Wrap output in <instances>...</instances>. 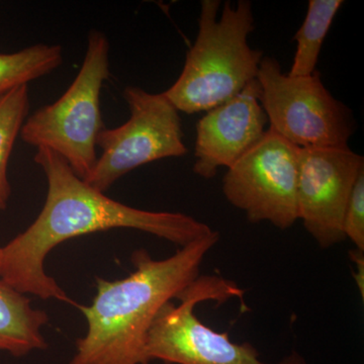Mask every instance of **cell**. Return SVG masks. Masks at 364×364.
Masks as SVG:
<instances>
[{
  "label": "cell",
  "instance_id": "1",
  "mask_svg": "<svg viewBox=\"0 0 364 364\" xmlns=\"http://www.w3.org/2000/svg\"><path fill=\"white\" fill-rule=\"evenodd\" d=\"M35 162L47 177L44 207L26 231L0 247V279L21 294L71 301L46 272L45 260L56 246L82 235L124 228L183 247L214 232L191 215L151 212L112 200L79 178L63 157L47 148H38Z\"/></svg>",
  "mask_w": 364,
  "mask_h": 364
},
{
  "label": "cell",
  "instance_id": "2",
  "mask_svg": "<svg viewBox=\"0 0 364 364\" xmlns=\"http://www.w3.org/2000/svg\"><path fill=\"white\" fill-rule=\"evenodd\" d=\"M219 239L214 231L162 260L140 249L132 256L135 272L126 279H97L92 303L78 306L87 332L76 342L69 364H149L146 341L155 318L200 277L203 259Z\"/></svg>",
  "mask_w": 364,
  "mask_h": 364
},
{
  "label": "cell",
  "instance_id": "3",
  "mask_svg": "<svg viewBox=\"0 0 364 364\" xmlns=\"http://www.w3.org/2000/svg\"><path fill=\"white\" fill-rule=\"evenodd\" d=\"M220 0H203L196 42L186 54L178 79L165 97L178 112H208L224 104L257 78L263 53L251 49L252 6L240 0L232 7Z\"/></svg>",
  "mask_w": 364,
  "mask_h": 364
},
{
  "label": "cell",
  "instance_id": "4",
  "mask_svg": "<svg viewBox=\"0 0 364 364\" xmlns=\"http://www.w3.org/2000/svg\"><path fill=\"white\" fill-rule=\"evenodd\" d=\"M109 77V43L105 33L88 35L85 60L73 82L54 104L26 119L23 142L47 148L63 157L74 173L90 177L97 162V138L104 130L100 95Z\"/></svg>",
  "mask_w": 364,
  "mask_h": 364
},
{
  "label": "cell",
  "instance_id": "5",
  "mask_svg": "<svg viewBox=\"0 0 364 364\" xmlns=\"http://www.w3.org/2000/svg\"><path fill=\"white\" fill-rule=\"evenodd\" d=\"M245 291L231 280L200 275L178 296L179 305L165 304L151 326L146 341L148 363L167 364H306L294 353L277 363H263L250 343H234L227 332H217L196 317V306L207 301L225 303Z\"/></svg>",
  "mask_w": 364,
  "mask_h": 364
},
{
  "label": "cell",
  "instance_id": "6",
  "mask_svg": "<svg viewBox=\"0 0 364 364\" xmlns=\"http://www.w3.org/2000/svg\"><path fill=\"white\" fill-rule=\"evenodd\" d=\"M259 102L270 129L301 149L348 146L355 131L351 109L325 87L317 70L289 76L277 59H261Z\"/></svg>",
  "mask_w": 364,
  "mask_h": 364
},
{
  "label": "cell",
  "instance_id": "7",
  "mask_svg": "<svg viewBox=\"0 0 364 364\" xmlns=\"http://www.w3.org/2000/svg\"><path fill=\"white\" fill-rule=\"evenodd\" d=\"M123 97L130 117L117 128L100 132L97 145L102 155L85 181L100 193L132 170L188 153L178 111L164 93L127 86Z\"/></svg>",
  "mask_w": 364,
  "mask_h": 364
},
{
  "label": "cell",
  "instance_id": "8",
  "mask_svg": "<svg viewBox=\"0 0 364 364\" xmlns=\"http://www.w3.org/2000/svg\"><path fill=\"white\" fill-rule=\"evenodd\" d=\"M301 148L268 128L259 142L228 168L223 193L251 223L268 222L280 230L299 221L298 179Z\"/></svg>",
  "mask_w": 364,
  "mask_h": 364
},
{
  "label": "cell",
  "instance_id": "9",
  "mask_svg": "<svg viewBox=\"0 0 364 364\" xmlns=\"http://www.w3.org/2000/svg\"><path fill=\"white\" fill-rule=\"evenodd\" d=\"M364 158L348 146L305 148L299 152V220L320 248L346 240L343 220L347 203Z\"/></svg>",
  "mask_w": 364,
  "mask_h": 364
},
{
  "label": "cell",
  "instance_id": "10",
  "mask_svg": "<svg viewBox=\"0 0 364 364\" xmlns=\"http://www.w3.org/2000/svg\"><path fill=\"white\" fill-rule=\"evenodd\" d=\"M268 119L259 102L257 79L210 109L196 124L193 172L205 179L231 167L264 135Z\"/></svg>",
  "mask_w": 364,
  "mask_h": 364
},
{
  "label": "cell",
  "instance_id": "11",
  "mask_svg": "<svg viewBox=\"0 0 364 364\" xmlns=\"http://www.w3.org/2000/svg\"><path fill=\"white\" fill-rule=\"evenodd\" d=\"M48 322L47 313L33 309L26 294L0 279V351L21 358L47 348L41 330Z\"/></svg>",
  "mask_w": 364,
  "mask_h": 364
},
{
  "label": "cell",
  "instance_id": "12",
  "mask_svg": "<svg viewBox=\"0 0 364 364\" xmlns=\"http://www.w3.org/2000/svg\"><path fill=\"white\" fill-rule=\"evenodd\" d=\"M343 0H310L303 25L294 35L296 49L289 76H309L316 71L321 49Z\"/></svg>",
  "mask_w": 364,
  "mask_h": 364
},
{
  "label": "cell",
  "instance_id": "13",
  "mask_svg": "<svg viewBox=\"0 0 364 364\" xmlns=\"http://www.w3.org/2000/svg\"><path fill=\"white\" fill-rule=\"evenodd\" d=\"M63 62L59 45L37 44L14 53H0V97L18 86L56 70Z\"/></svg>",
  "mask_w": 364,
  "mask_h": 364
},
{
  "label": "cell",
  "instance_id": "14",
  "mask_svg": "<svg viewBox=\"0 0 364 364\" xmlns=\"http://www.w3.org/2000/svg\"><path fill=\"white\" fill-rule=\"evenodd\" d=\"M30 111L28 86L14 88L0 97V213L9 205L11 195L7 166L16 138Z\"/></svg>",
  "mask_w": 364,
  "mask_h": 364
},
{
  "label": "cell",
  "instance_id": "15",
  "mask_svg": "<svg viewBox=\"0 0 364 364\" xmlns=\"http://www.w3.org/2000/svg\"><path fill=\"white\" fill-rule=\"evenodd\" d=\"M345 239L364 251V168L359 172L347 203L343 220Z\"/></svg>",
  "mask_w": 364,
  "mask_h": 364
},
{
  "label": "cell",
  "instance_id": "16",
  "mask_svg": "<svg viewBox=\"0 0 364 364\" xmlns=\"http://www.w3.org/2000/svg\"><path fill=\"white\" fill-rule=\"evenodd\" d=\"M364 251L358 250V249H354L350 252L351 260L354 263H356V267H358V273L354 275V279L356 280V284H358L359 291H361V296H364Z\"/></svg>",
  "mask_w": 364,
  "mask_h": 364
}]
</instances>
